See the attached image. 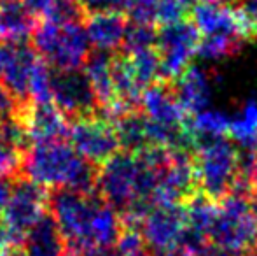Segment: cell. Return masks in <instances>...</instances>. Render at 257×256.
<instances>
[{"mask_svg":"<svg viewBox=\"0 0 257 256\" xmlns=\"http://www.w3.org/2000/svg\"><path fill=\"white\" fill-rule=\"evenodd\" d=\"M234 6L247 35H257V0H238Z\"/></svg>","mask_w":257,"mask_h":256,"instance_id":"cell-32","label":"cell"},{"mask_svg":"<svg viewBox=\"0 0 257 256\" xmlns=\"http://www.w3.org/2000/svg\"><path fill=\"white\" fill-rule=\"evenodd\" d=\"M84 9V14L89 13H122L128 0H79Z\"/></svg>","mask_w":257,"mask_h":256,"instance_id":"cell-33","label":"cell"},{"mask_svg":"<svg viewBox=\"0 0 257 256\" xmlns=\"http://www.w3.org/2000/svg\"><path fill=\"white\" fill-rule=\"evenodd\" d=\"M128 56L130 62H132V68L137 77V82H139L142 90L161 81V62H159V55L156 51V48L144 49V51L133 53V55Z\"/></svg>","mask_w":257,"mask_h":256,"instance_id":"cell-25","label":"cell"},{"mask_svg":"<svg viewBox=\"0 0 257 256\" xmlns=\"http://www.w3.org/2000/svg\"><path fill=\"white\" fill-rule=\"evenodd\" d=\"M84 30L89 44L100 51H115L122 46L126 16L122 13H89L84 16Z\"/></svg>","mask_w":257,"mask_h":256,"instance_id":"cell-17","label":"cell"},{"mask_svg":"<svg viewBox=\"0 0 257 256\" xmlns=\"http://www.w3.org/2000/svg\"><path fill=\"white\" fill-rule=\"evenodd\" d=\"M112 84H114L115 100L126 109H140V99L144 90L137 82L132 62L126 53L112 55Z\"/></svg>","mask_w":257,"mask_h":256,"instance_id":"cell-21","label":"cell"},{"mask_svg":"<svg viewBox=\"0 0 257 256\" xmlns=\"http://www.w3.org/2000/svg\"><path fill=\"white\" fill-rule=\"evenodd\" d=\"M53 104L67 116V120L93 116L100 113V106L93 86L82 68L56 70L51 68Z\"/></svg>","mask_w":257,"mask_h":256,"instance_id":"cell-10","label":"cell"},{"mask_svg":"<svg viewBox=\"0 0 257 256\" xmlns=\"http://www.w3.org/2000/svg\"><path fill=\"white\" fill-rule=\"evenodd\" d=\"M240 44H241V41H238V39L201 37L196 56H200L205 62H217V60L233 55V53L240 48Z\"/></svg>","mask_w":257,"mask_h":256,"instance_id":"cell-27","label":"cell"},{"mask_svg":"<svg viewBox=\"0 0 257 256\" xmlns=\"http://www.w3.org/2000/svg\"><path fill=\"white\" fill-rule=\"evenodd\" d=\"M77 256H122L115 244L112 246H91L77 251Z\"/></svg>","mask_w":257,"mask_h":256,"instance_id":"cell-36","label":"cell"},{"mask_svg":"<svg viewBox=\"0 0 257 256\" xmlns=\"http://www.w3.org/2000/svg\"><path fill=\"white\" fill-rule=\"evenodd\" d=\"M25 6V9L28 11L32 18H35L37 21H42L49 13L53 0H21Z\"/></svg>","mask_w":257,"mask_h":256,"instance_id":"cell-35","label":"cell"},{"mask_svg":"<svg viewBox=\"0 0 257 256\" xmlns=\"http://www.w3.org/2000/svg\"><path fill=\"white\" fill-rule=\"evenodd\" d=\"M82 70L93 86V92H95L100 106V113L110 111L117 102L114 84H112V53L100 51V49L91 51L82 65Z\"/></svg>","mask_w":257,"mask_h":256,"instance_id":"cell-19","label":"cell"},{"mask_svg":"<svg viewBox=\"0 0 257 256\" xmlns=\"http://www.w3.org/2000/svg\"><path fill=\"white\" fill-rule=\"evenodd\" d=\"M119 149L126 153H140L149 146L147 139V120L140 109H132L112 118Z\"/></svg>","mask_w":257,"mask_h":256,"instance_id":"cell-20","label":"cell"},{"mask_svg":"<svg viewBox=\"0 0 257 256\" xmlns=\"http://www.w3.org/2000/svg\"><path fill=\"white\" fill-rule=\"evenodd\" d=\"M250 147V151H252V156H254V161H255V165H257V140L254 144H252V146H248Z\"/></svg>","mask_w":257,"mask_h":256,"instance_id":"cell-40","label":"cell"},{"mask_svg":"<svg viewBox=\"0 0 257 256\" xmlns=\"http://www.w3.org/2000/svg\"><path fill=\"white\" fill-rule=\"evenodd\" d=\"M49 190L27 178L14 179L9 202L0 214L11 242L21 244L28 230L48 212Z\"/></svg>","mask_w":257,"mask_h":256,"instance_id":"cell-6","label":"cell"},{"mask_svg":"<svg viewBox=\"0 0 257 256\" xmlns=\"http://www.w3.org/2000/svg\"><path fill=\"white\" fill-rule=\"evenodd\" d=\"M255 195H257V186H255Z\"/></svg>","mask_w":257,"mask_h":256,"instance_id":"cell-45","label":"cell"},{"mask_svg":"<svg viewBox=\"0 0 257 256\" xmlns=\"http://www.w3.org/2000/svg\"><path fill=\"white\" fill-rule=\"evenodd\" d=\"M30 42L39 58L56 70L82 68L91 53L82 23L56 25L51 21H37Z\"/></svg>","mask_w":257,"mask_h":256,"instance_id":"cell-4","label":"cell"},{"mask_svg":"<svg viewBox=\"0 0 257 256\" xmlns=\"http://www.w3.org/2000/svg\"><path fill=\"white\" fill-rule=\"evenodd\" d=\"M187 123H189L191 135L194 140V151L206 140L217 139V137H227V133H229V116L224 114L222 111L210 109V107L194 114L193 120Z\"/></svg>","mask_w":257,"mask_h":256,"instance_id":"cell-23","label":"cell"},{"mask_svg":"<svg viewBox=\"0 0 257 256\" xmlns=\"http://www.w3.org/2000/svg\"><path fill=\"white\" fill-rule=\"evenodd\" d=\"M153 256H193V254H191L186 247L175 246V247H170V249L159 251V253H153Z\"/></svg>","mask_w":257,"mask_h":256,"instance_id":"cell-38","label":"cell"},{"mask_svg":"<svg viewBox=\"0 0 257 256\" xmlns=\"http://www.w3.org/2000/svg\"><path fill=\"white\" fill-rule=\"evenodd\" d=\"M68 144L96 167L121 151L114 125L102 113L68 121Z\"/></svg>","mask_w":257,"mask_h":256,"instance_id":"cell-8","label":"cell"},{"mask_svg":"<svg viewBox=\"0 0 257 256\" xmlns=\"http://www.w3.org/2000/svg\"><path fill=\"white\" fill-rule=\"evenodd\" d=\"M37 20L28 14L21 0H0V41L30 39Z\"/></svg>","mask_w":257,"mask_h":256,"instance_id":"cell-22","label":"cell"},{"mask_svg":"<svg viewBox=\"0 0 257 256\" xmlns=\"http://www.w3.org/2000/svg\"><path fill=\"white\" fill-rule=\"evenodd\" d=\"M196 192L198 186L194 154L187 151H170V161L159 179L154 202L158 204H184Z\"/></svg>","mask_w":257,"mask_h":256,"instance_id":"cell-12","label":"cell"},{"mask_svg":"<svg viewBox=\"0 0 257 256\" xmlns=\"http://www.w3.org/2000/svg\"><path fill=\"white\" fill-rule=\"evenodd\" d=\"M254 247H255V253H257V242H255V246H254Z\"/></svg>","mask_w":257,"mask_h":256,"instance_id":"cell-44","label":"cell"},{"mask_svg":"<svg viewBox=\"0 0 257 256\" xmlns=\"http://www.w3.org/2000/svg\"><path fill=\"white\" fill-rule=\"evenodd\" d=\"M126 256H153V253H151V251H147V249H142V251H139V253L126 254Z\"/></svg>","mask_w":257,"mask_h":256,"instance_id":"cell-41","label":"cell"},{"mask_svg":"<svg viewBox=\"0 0 257 256\" xmlns=\"http://www.w3.org/2000/svg\"><path fill=\"white\" fill-rule=\"evenodd\" d=\"M11 244V239H9V233H7L6 226H4V223L0 221V254L4 253V249H6L7 246Z\"/></svg>","mask_w":257,"mask_h":256,"instance_id":"cell-39","label":"cell"},{"mask_svg":"<svg viewBox=\"0 0 257 256\" xmlns=\"http://www.w3.org/2000/svg\"><path fill=\"white\" fill-rule=\"evenodd\" d=\"M200 192L219 202L233 190L238 176V147L229 137H217L194 151Z\"/></svg>","mask_w":257,"mask_h":256,"instance_id":"cell-5","label":"cell"},{"mask_svg":"<svg viewBox=\"0 0 257 256\" xmlns=\"http://www.w3.org/2000/svg\"><path fill=\"white\" fill-rule=\"evenodd\" d=\"M158 6L159 0H128L124 13L130 23L154 25L158 23Z\"/></svg>","mask_w":257,"mask_h":256,"instance_id":"cell-29","label":"cell"},{"mask_svg":"<svg viewBox=\"0 0 257 256\" xmlns=\"http://www.w3.org/2000/svg\"><path fill=\"white\" fill-rule=\"evenodd\" d=\"M21 178L48 190L68 188L82 195H95L98 167L84 160L68 140L34 142L25 153Z\"/></svg>","mask_w":257,"mask_h":256,"instance_id":"cell-1","label":"cell"},{"mask_svg":"<svg viewBox=\"0 0 257 256\" xmlns=\"http://www.w3.org/2000/svg\"><path fill=\"white\" fill-rule=\"evenodd\" d=\"M20 118L30 133L32 142H54L68 140V120L53 102H30Z\"/></svg>","mask_w":257,"mask_h":256,"instance_id":"cell-14","label":"cell"},{"mask_svg":"<svg viewBox=\"0 0 257 256\" xmlns=\"http://www.w3.org/2000/svg\"><path fill=\"white\" fill-rule=\"evenodd\" d=\"M201 34L193 20L159 25L156 37V51L161 62V81L172 82L191 65L196 56Z\"/></svg>","mask_w":257,"mask_h":256,"instance_id":"cell-7","label":"cell"},{"mask_svg":"<svg viewBox=\"0 0 257 256\" xmlns=\"http://www.w3.org/2000/svg\"><path fill=\"white\" fill-rule=\"evenodd\" d=\"M191 14V9L184 4V0H159L158 6V23L170 25L186 20Z\"/></svg>","mask_w":257,"mask_h":256,"instance_id":"cell-31","label":"cell"},{"mask_svg":"<svg viewBox=\"0 0 257 256\" xmlns=\"http://www.w3.org/2000/svg\"><path fill=\"white\" fill-rule=\"evenodd\" d=\"M233 142L248 147L257 140V100L250 99L241 106L236 114L229 116V133Z\"/></svg>","mask_w":257,"mask_h":256,"instance_id":"cell-24","label":"cell"},{"mask_svg":"<svg viewBox=\"0 0 257 256\" xmlns=\"http://www.w3.org/2000/svg\"><path fill=\"white\" fill-rule=\"evenodd\" d=\"M21 111H23V107L14 100V97L0 82V120L9 116H20Z\"/></svg>","mask_w":257,"mask_h":256,"instance_id":"cell-34","label":"cell"},{"mask_svg":"<svg viewBox=\"0 0 257 256\" xmlns=\"http://www.w3.org/2000/svg\"><path fill=\"white\" fill-rule=\"evenodd\" d=\"M156 37H158V28H154V25L130 23L122 39V53L133 55L144 49L156 48Z\"/></svg>","mask_w":257,"mask_h":256,"instance_id":"cell-26","label":"cell"},{"mask_svg":"<svg viewBox=\"0 0 257 256\" xmlns=\"http://www.w3.org/2000/svg\"><path fill=\"white\" fill-rule=\"evenodd\" d=\"M219 2H222V4H227V6H233V4H236L238 0H219Z\"/></svg>","mask_w":257,"mask_h":256,"instance_id":"cell-43","label":"cell"},{"mask_svg":"<svg viewBox=\"0 0 257 256\" xmlns=\"http://www.w3.org/2000/svg\"><path fill=\"white\" fill-rule=\"evenodd\" d=\"M30 100L37 104L53 102L51 93V67L46 62L39 60L30 77Z\"/></svg>","mask_w":257,"mask_h":256,"instance_id":"cell-28","label":"cell"},{"mask_svg":"<svg viewBox=\"0 0 257 256\" xmlns=\"http://www.w3.org/2000/svg\"><path fill=\"white\" fill-rule=\"evenodd\" d=\"M140 111L153 123L165 127L186 125V113L177 102L172 84L166 81H158L144 90L140 99Z\"/></svg>","mask_w":257,"mask_h":256,"instance_id":"cell-16","label":"cell"},{"mask_svg":"<svg viewBox=\"0 0 257 256\" xmlns=\"http://www.w3.org/2000/svg\"><path fill=\"white\" fill-rule=\"evenodd\" d=\"M39 60L41 58L28 39L0 41V82L23 109L32 102L28 88Z\"/></svg>","mask_w":257,"mask_h":256,"instance_id":"cell-9","label":"cell"},{"mask_svg":"<svg viewBox=\"0 0 257 256\" xmlns=\"http://www.w3.org/2000/svg\"><path fill=\"white\" fill-rule=\"evenodd\" d=\"M23 158L25 153L7 146L0 140V178L18 179L23 172Z\"/></svg>","mask_w":257,"mask_h":256,"instance_id":"cell-30","label":"cell"},{"mask_svg":"<svg viewBox=\"0 0 257 256\" xmlns=\"http://www.w3.org/2000/svg\"><path fill=\"white\" fill-rule=\"evenodd\" d=\"M13 185H14V179L0 178V214H2L4 207H6L7 202H9L11 192H13Z\"/></svg>","mask_w":257,"mask_h":256,"instance_id":"cell-37","label":"cell"},{"mask_svg":"<svg viewBox=\"0 0 257 256\" xmlns=\"http://www.w3.org/2000/svg\"><path fill=\"white\" fill-rule=\"evenodd\" d=\"M252 195L231 192L217 202L215 218L208 235L212 246L233 254L250 251V247L255 246L257 216L252 209Z\"/></svg>","mask_w":257,"mask_h":256,"instance_id":"cell-3","label":"cell"},{"mask_svg":"<svg viewBox=\"0 0 257 256\" xmlns=\"http://www.w3.org/2000/svg\"><path fill=\"white\" fill-rule=\"evenodd\" d=\"M102 198L68 188H53L48 195V211L56 221L68 249L81 251L95 246L93 228Z\"/></svg>","mask_w":257,"mask_h":256,"instance_id":"cell-2","label":"cell"},{"mask_svg":"<svg viewBox=\"0 0 257 256\" xmlns=\"http://www.w3.org/2000/svg\"><path fill=\"white\" fill-rule=\"evenodd\" d=\"M170 84H172L177 102L186 114L194 116L208 109L210 100H212V81L205 68L198 65H189Z\"/></svg>","mask_w":257,"mask_h":256,"instance_id":"cell-15","label":"cell"},{"mask_svg":"<svg viewBox=\"0 0 257 256\" xmlns=\"http://www.w3.org/2000/svg\"><path fill=\"white\" fill-rule=\"evenodd\" d=\"M186 228L184 204H158L144 216L139 230L151 253L170 249L180 244Z\"/></svg>","mask_w":257,"mask_h":256,"instance_id":"cell-11","label":"cell"},{"mask_svg":"<svg viewBox=\"0 0 257 256\" xmlns=\"http://www.w3.org/2000/svg\"><path fill=\"white\" fill-rule=\"evenodd\" d=\"M63 256H77V253H75V251H72V249H68V247H67V251H65Z\"/></svg>","mask_w":257,"mask_h":256,"instance_id":"cell-42","label":"cell"},{"mask_svg":"<svg viewBox=\"0 0 257 256\" xmlns=\"http://www.w3.org/2000/svg\"><path fill=\"white\" fill-rule=\"evenodd\" d=\"M191 14L201 37H227L238 41L248 37L236 11L219 0H200Z\"/></svg>","mask_w":257,"mask_h":256,"instance_id":"cell-13","label":"cell"},{"mask_svg":"<svg viewBox=\"0 0 257 256\" xmlns=\"http://www.w3.org/2000/svg\"><path fill=\"white\" fill-rule=\"evenodd\" d=\"M25 256H63L67 244L51 212H46L21 242Z\"/></svg>","mask_w":257,"mask_h":256,"instance_id":"cell-18","label":"cell"}]
</instances>
